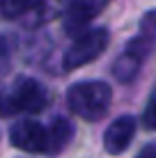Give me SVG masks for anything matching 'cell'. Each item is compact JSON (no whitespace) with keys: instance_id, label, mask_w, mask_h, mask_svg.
Segmentation results:
<instances>
[{"instance_id":"ba28073f","label":"cell","mask_w":156,"mask_h":158,"mask_svg":"<svg viewBox=\"0 0 156 158\" xmlns=\"http://www.w3.org/2000/svg\"><path fill=\"white\" fill-rule=\"evenodd\" d=\"M74 138V126L69 124V119L55 117L51 122V126L46 128V154H60V151L71 142Z\"/></svg>"},{"instance_id":"277c9868","label":"cell","mask_w":156,"mask_h":158,"mask_svg":"<svg viewBox=\"0 0 156 158\" xmlns=\"http://www.w3.org/2000/svg\"><path fill=\"white\" fill-rule=\"evenodd\" d=\"M106 46H108V30L94 28V30L83 32V35L69 46V51L64 53V71L80 69V67H85V64H90L92 60H96L106 51Z\"/></svg>"},{"instance_id":"8fae6325","label":"cell","mask_w":156,"mask_h":158,"mask_svg":"<svg viewBox=\"0 0 156 158\" xmlns=\"http://www.w3.org/2000/svg\"><path fill=\"white\" fill-rule=\"evenodd\" d=\"M136 158H156V144H147L145 149H140Z\"/></svg>"},{"instance_id":"7a4b0ae2","label":"cell","mask_w":156,"mask_h":158,"mask_svg":"<svg viewBox=\"0 0 156 158\" xmlns=\"http://www.w3.org/2000/svg\"><path fill=\"white\" fill-rule=\"evenodd\" d=\"M154 37H156V12L147 14L142 19V30L138 32V37H133L126 44V51L117 57L115 67H112V73H115V78L120 83H131L136 78L142 60L147 57L149 48L154 44Z\"/></svg>"},{"instance_id":"9c48e42d","label":"cell","mask_w":156,"mask_h":158,"mask_svg":"<svg viewBox=\"0 0 156 158\" xmlns=\"http://www.w3.org/2000/svg\"><path fill=\"white\" fill-rule=\"evenodd\" d=\"M41 0H0V16L2 19H16L28 12L32 5H39Z\"/></svg>"},{"instance_id":"8992f818","label":"cell","mask_w":156,"mask_h":158,"mask_svg":"<svg viewBox=\"0 0 156 158\" xmlns=\"http://www.w3.org/2000/svg\"><path fill=\"white\" fill-rule=\"evenodd\" d=\"M106 5H108V0H71L67 12H64V21H62L64 32L67 35L80 32L90 21L103 12Z\"/></svg>"},{"instance_id":"52a82bcc","label":"cell","mask_w":156,"mask_h":158,"mask_svg":"<svg viewBox=\"0 0 156 158\" xmlns=\"http://www.w3.org/2000/svg\"><path fill=\"white\" fill-rule=\"evenodd\" d=\"M133 135H136V119L131 115H122L106 128L103 133V149L110 156H120L126 151V147L131 144Z\"/></svg>"},{"instance_id":"30bf717a","label":"cell","mask_w":156,"mask_h":158,"mask_svg":"<svg viewBox=\"0 0 156 158\" xmlns=\"http://www.w3.org/2000/svg\"><path fill=\"white\" fill-rule=\"evenodd\" d=\"M145 126L156 131V99L147 106V110H145Z\"/></svg>"},{"instance_id":"5b68a950","label":"cell","mask_w":156,"mask_h":158,"mask_svg":"<svg viewBox=\"0 0 156 158\" xmlns=\"http://www.w3.org/2000/svg\"><path fill=\"white\" fill-rule=\"evenodd\" d=\"M9 142L28 154H46V128L35 119H19L9 128Z\"/></svg>"},{"instance_id":"6da1fadb","label":"cell","mask_w":156,"mask_h":158,"mask_svg":"<svg viewBox=\"0 0 156 158\" xmlns=\"http://www.w3.org/2000/svg\"><path fill=\"white\" fill-rule=\"evenodd\" d=\"M110 99H112L110 85L101 83V80H83V83H76L74 87H69L67 92L69 110L76 117L85 119V122L103 119L110 108Z\"/></svg>"},{"instance_id":"3957f363","label":"cell","mask_w":156,"mask_h":158,"mask_svg":"<svg viewBox=\"0 0 156 158\" xmlns=\"http://www.w3.org/2000/svg\"><path fill=\"white\" fill-rule=\"evenodd\" d=\"M48 103L46 89L41 83L32 78H21L16 87L5 96L0 112L2 115H16V112H39Z\"/></svg>"}]
</instances>
